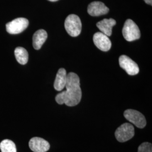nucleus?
<instances>
[{
	"label": "nucleus",
	"instance_id": "1",
	"mask_svg": "<svg viewBox=\"0 0 152 152\" xmlns=\"http://www.w3.org/2000/svg\"><path fill=\"white\" fill-rule=\"evenodd\" d=\"M66 90L58 94L55 100L59 104H65L68 107H74L80 103L82 98L80 78L76 73L71 72L67 75Z\"/></svg>",
	"mask_w": 152,
	"mask_h": 152
},
{
	"label": "nucleus",
	"instance_id": "2",
	"mask_svg": "<svg viewBox=\"0 0 152 152\" xmlns=\"http://www.w3.org/2000/svg\"><path fill=\"white\" fill-rule=\"evenodd\" d=\"M64 26L67 33L72 37L80 35L82 29V23L80 18L75 14H71L66 17Z\"/></svg>",
	"mask_w": 152,
	"mask_h": 152
},
{
	"label": "nucleus",
	"instance_id": "3",
	"mask_svg": "<svg viewBox=\"0 0 152 152\" xmlns=\"http://www.w3.org/2000/svg\"><path fill=\"white\" fill-rule=\"evenodd\" d=\"M122 34L125 39L130 42L139 39L141 36L138 26L131 19H127L125 22L122 29Z\"/></svg>",
	"mask_w": 152,
	"mask_h": 152
},
{
	"label": "nucleus",
	"instance_id": "4",
	"mask_svg": "<svg viewBox=\"0 0 152 152\" xmlns=\"http://www.w3.org/2000/svg\"><path fill=\"white\" fill-rule=\"evenodd\" d=\"M134 135V127L129 123H125L121 125L115 132V136L117 140L121 142H124L130 140Z\"/></svg>",
	"mask_w": 152,
	"mask_h": 152
},
{
	"label": "nucleus",
	"instance_id": "5",
	"mask_svg": "<svg viewBox=\"0 0 152 152\" xmlns=\"http://www.w3.org/2000/svg\"><path fill=\"white\" fill-rule=\"evenodd\" d=\"M124 116L126 120L139 129L144 128L147 125V121L144 115L136 110H126L124 112Z\"/></svg>",
	"mask_w": 152,
	"mask_h": 152
},
{
	"label": "nucleus",
	"instance_id": "6",
	"mask_svg": "<svg viewBox=\"0 0 152 152\" xmlns=\"http://www.w3.org/2000/svg\"><path fill=\"white\" fill-rule=\"evenodd\" d=\"M28 25L29 21L26 18H19L7 23L6 29L9 33L16 34L23 32L28 27Z\"/></svg>",
	"mask_w": 152,
	"mask_h": 152
},
{
	"label": "nucleus",
	"instance_id": "7",
	"mask_svg": "<svg viewBox=\"0 0 152 152\" xmlns=\"http://www.w3.org/2000/svg\"><path fill=\"white\" fill-rule=\"evenodd\" d=\"M119 63L120 66L130 76L136 75L139 72V68L137 64L126 55H123L120 56Z\"/></svg>",
	"mask_w": 152,
	"mask_h": 152
},
{
	"label": "nucleus",
	"instance_id": "8",
	"mask_svg": "<svg viewBox=\"0 0 152 152\" xmlns=\"http://www.w3.org/2000/svg\"><path fill=\"white\" fill-rule=\"evenodd\" d=\"M93 41L95 45L103 51H108L111 48L112 43L110 39L103 33L100 32L95 33Z\"/></svg>",
	"mask_w": 152,
	"mask_h": 152
},
{
	"label": "nucleus",
	"instance_id": "9",
	"mask_svg": "<svg viewBox=\"0 0 152 152\" xmlns=\"http://www.w3.org/2000/svg\"><path fill=\"white\" fill-rule=\"evenodd\" d=\"M30 149L34 152H46L50 149V144L44 139L34 137L29 142Z\"/></svg>",
	"mask_w": 152,
	"mask_h": 152
},
{
	"label": "nucleus",
	"instance_id": "10",
	"mask_svg": "<svg viewBox=\"0 0 152 152\" xmlns=\"http://www.w3.org/2000/svg\"><path fill=\"white\" fill-rule=\"evenodd\" d=\"M109 9L105 4L100 1H94L90 3L87 8L88 13L93 16H98L107 14Z\"/></svg>",
	"mask_w": 152,
	"mask_h": 152
},
{
	"label": "nucleus",
	"instance_id": "11",
	"mask_svg": "<svg viewBox=\"0 0 152 152\" xmlns=\"http://www.w3.org/2000/svg\"><path fill=\"white\" fill-rule=\"evenodd\" d=\"M116 24L115 20L110 19H104L96 24L97 27L100 29V32L103 33L107 36H110L112 33V28Z\"/></svg>",
	"mask_w": 152,
	"mask_h": 152
},
{
	"label": "nucleus",
	"instance_id": "12",
	"mask_svg": "<svg viewBox=\"0 0 152 152\" xmlns=\"http://www.w3.org/2000/svg\"><path fill=\"white\" fill-rule=\"evenodd\" d=\"M67 81V74L64 68H60L57 73L54 82V88L56 91H61L64 88Z\"/></svg>",
	"mask_w": 152,
	"mask_h": 152
},
{
	"label": "nucleus",
	"instance_id": "13",
	"mask_svg": "<svg viewBox=\"0 0 152 152\" xmlns=\"http://www.w3.org/2000/svg\"><path fill=\"white\" fill-rule=\"evenodd\" d=\"M48 38V33L44 29H39L33 36V46L36 50L41 49Z\"/></svg>",
	"mask_w": 152,
	"mask_h": 152
},
{
	"label": "nucleus",
	"instance_id": "14",
	"mask_svg": "<svg viewBox=\"0 0 152 152\" xmlns=\"http://www.w3.org/2000/svg\"><path fill=\"white\" fill-rule=\"evenodd\" d=\"M14 53L16 60L19 64L25 65L27 63L28 53L26 49L22 47H18L15 50Z\"/></svg>",
	"mask_w": 152,
	"mask_h": 152
},
{
	"label": "nucleus",
	"instance_id": "15",
	"mask_svg": "<svg viewBox=\"0 0 152 152\" xmlns=\"http://www.w3.org/2000/svg\"><path fill=\"white\" fill-rule=\"evenodd\" d=\"M0 149L2 152H16L15 143L9 139H5L1 142Z\"/></svg>",
	"mask_w": 152,
	"mask_h": 152
},
{
	"label": "nucleus",
	"instance_id": "16",
	"mask_svg": "<svg viewBox=\"0 0 152 152\" xmlns=\"http://www.w3.org/2000/svg\"><path fill=\"white\" fill-rule=\"evenodd\" d=\"M137 152H152V145L151 143L144 142L139 145Z\"/></svg>",
	"mask_w": 152,
	"mask_h": 152
},
{
	"label": "nucleus",
	"instance_id": "17",
	"mask_svg": "<svg viewBox=\"0 0 152 152\" xmlns=\"http://www.w3.org/2000/svg\"><path fill=\"white\" fill-rule=\"evenodd\" d=\"M145 1V2L148 4V5H152V0H144Z\"/></svg>",
	"mask_w": 152,
	"mask_h": 152
},
{
	"label": "nucleus",
	"instance_id": "18",
	"mask_svg": "<svg viewBox=\"0 0 152 152\" xmlns=\"http://www.w3.org/2000/svg\"><path fill=\"white\" fill-rule=\"evenodd\" d=\"M49 1H51V2H55V1H57L58 0H49Z\"/></svg>",
	"mask_w": 152,
	"mask_h": 152
}]
</instances>
